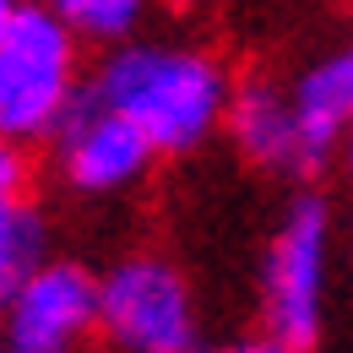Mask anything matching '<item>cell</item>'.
Wrapping results in <instances>:
<instances>
[{
  "label": "cell",
  "mask_w": 353,
  "mask_h": 353,
  "mask_svg": "<svg viewBox=\"0 0 353 353\" xmlns=\"http://www.w3.org/2000/svg\"><path fill=\"white\" fill-rule=\"evenodd\" d=\"M0 353H6V337H0Z\"/></svg>",
  "instance_id": "obj_15"
},
{
  "label": "cell",
  "mask_w": 353,
  "mask_h": 353,
  "mask_svg": "<svg viewBox=\"0 0 353 353\" xmlns=\"http://www.w3.org/2000/svg\"><path fill=\"white\" fill-rule=\"evenodd\" d=\"M326 256H332V212L321 196H299L261 256V332L310 353L326 310Z\"/></svg>",
  "instance_id": "obj_4"
},
{
  "label": "cell",
  "mask_w": 353,
  "mask_h": 353,
  "mask_svg": "<svg viewBox=\"0 0 353 353\" xmlns=\"http://www.w3.org/2000/svg\"><path fill=\"white\" fill-rule=\"evenodd\" d=\"M337 158H343V169H348V179H353V131H348V141H343V152H337Z\"/></svg>",
  "instance_id": "obj_13"
},
{
  "label": "cell",
  "mask_w": 353,
  "mask_h": 353,
  "mask_svg": "<svg viewBox=\"0 0 353 353\" xmlns=\"http://www.w3.org/2000/svg\"><path fill=\"white\" fill-rule=\"evenodd\" d=\"M152 158L158 152L147 147V136L131 120H120L114 109H103L92 92L77 98V109L54 131V163H60L65 185L82 196H114V190L136 185Z\"/></svg>",
  "instance_id": "obj_6"
},
{
  "label": "cell",
  "mask_w": 353,
  "mask_h": 353,
  "mask_svg": "<svg viewBox=\"0 0 353 353\" xmlns=\"http://www.w3.org/2000/svg\"><path fill=\"white\" fill-rule=\"evenodd\" d=\"M54 17L71 28V39L82 44H109V49H125L136 44V22H141V6L136 0H60Z\"/></svg>",
  "instance_id": "obj_10"
},
{
  "label": "cell",
  "mask_w": 353,
  "mask_h": 353,
  "mask_svg": "<svg viewBox=\"0 0 353 353\" xmlns=\"http://www.w3.org/2000/svg\"><path fill=\"white\" fill-rule=\"evenodd\" d=\"M77 39L54 6H17L0 33V136L17 147L54 136L77 109Z\"/></svg>",
  "instance_id": "obj_2"
},
{
  "label": "cell",
  "mask_w": 353,
  "mask_h": 353,
  "mask_svg": "<svg viewBox=\"0 0 353 353\" xmlns=\"http://www.w3.org/2000/svg\"><path fill=\"white\" fill-rule=\"evenodd\" d=\"M88 92L120 120H131L158 158H179L218 131V120H228L234 82L218 65V54L152 39V44L109 49Z\"/></svg>",
  "instance_id": "obj_1"
},
{
  "label": "cell",
  "mask_w": 353,
  "mask_h": 353,
  "mask_svg": "<svg viewBox=\"0 0 353 353\" xmlns=\"http://www.w3.org/2000/svg\"><path fill=\"white\" fill-rule=\"evenodd\" d=\"M22 190H28V152L11 136H0V201H28Z\"/></svg>",
  "instance_id": "obj_11"
},
{
  "label": "cell",
  "mask_w": 353,
  "mask_h": 353,
  "mask_svg": "<svg viewBox=\"0 0 353 353\" xmlns=\"http://www.w3.org/2000/svg\"><path fill=\"white\" fill-rule=\"evenodd\" d=\"M288 98H294V120L305 141V169L321 174L353 131V44H337L321 60H310L294 77Z\"/></svg>",
  "instance_id": "obj_7"
},
{
  "label": "cell",
  "mask_w": 353,
  "mask_h": 353,
  "mask_svg": "<svg viewBox=\"0 0 353 353\" xmlns=\"http://www.w3.org/2000/svg\"><path fill=\"white\" fill-rule=\"evenodd\" d=\"M228 136L234 147L256 163V169H272V174H310L305 169V141H299V120H294V98L277 82H261V77H245L234 82V98H228Z\"/></svg>",
  "instance_id": "obj_8"
},
{
  "label": "cell",
  "mask_w": 353,
  "mask_h": 353,
  "mask_svg": "<svg viewBox=\"0 0 353 353\" xmlns=\"http://www.w3.org/2000/svg\"><path fill=\"white\" fill-rule=\"evenodd\" d=\"M39 266H44V218L28 201H0V315Z\"/></svg>",
  "instance_id": "obj_9"
},
{
  "label": "cell",
  "mask_w": 353,
  "mask_h": 353,
  "mask_svg": "<svg viewBox=\"0 0 353 353\" xmlns=\"http://www.w3.org/2000/svg\"><path fill=\"white\" fill-rule=\"evenodd\" d=\"M11 11H17V6H11V0H0V33H6V22H11Z\"/></svg>",
  "instance_id": "obj_14"
},
{
  "label": "cell",
  "mask_w": 353,
  "mask_h": 353,
  "mask_svg": "<svg viewBox=\"0 0 353 353\" xmlns=\"http://www.w3.org/2000/svg\"><path fill=\"white\" fill-rule=\"evenodd\" d=\"M98 332L120 353H201L196 299L174 261L125 256L98 277Z\"/></svg>",
  "instance_id": "obj_3"
},
{
  "label": "cell",
  "mask_w": 353,
  "mask_h": 353,
  "mask_svg": "<svg viewBox=\"0 0 353 353\" xmlns=\"http://www.w3.org/2000/svg\"><path fill=\"white\" fill-rule=\"evenodd\" d=\"M98 326V277L77 261H44L0 315L6 353H71Z\"/></svg>",
  "instance_id": "obj_5"
},
{
  "label": "cell",
  "mask_w": 353,
  "mask_h": 353,
  "mask_svg": "<svg viewBox=\"0 0 353 353\" xmlns=\"http://www.w3.org/2000/svg\"><path fill=\"white\" fill-rule=\"evenodd\" d=\"M228 353H305V348H294V343H283V337H272V332H256V337L234 343Z\"/></svg>",
  "instance_id": "obj_12"
}]
</instances>
